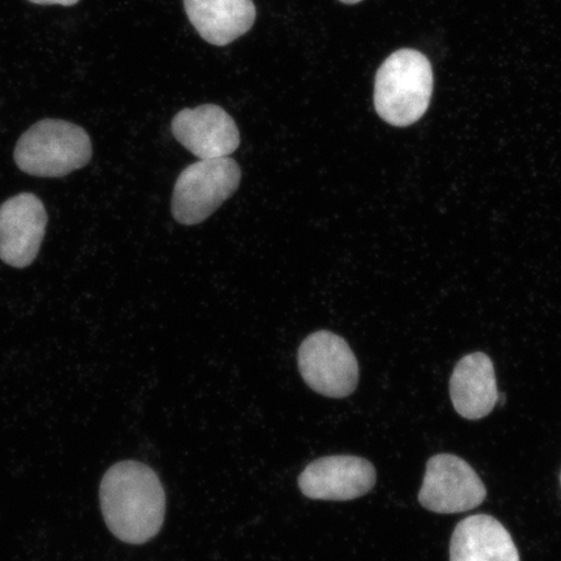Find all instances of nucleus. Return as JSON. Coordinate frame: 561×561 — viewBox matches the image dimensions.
Instances as JSON below:
<instances>
[{
	"label": "nucleus",
	"instance_id": "nucleus-1",
	"mask_svg": "<svg viewBox=\"0 0 561 561\" xmlns=\"http://www.w3.org/2000/svg\"><path fill=\"white\" fill-rule=\"evenodd\" d=\"M100 496L105 524L125 543L149 542L163 526L164 488L157 473L142 462L122 461L110 468Z\"/></svg>",
	"mask_w": 561,
	"mask_h": 561
},
{
	"label": "nucleus",
	"instance_id": "nucleus-2",
	"mask_svg": "<svg viewBox=\"0 0 561 561\" xmlns=\"http://www.w3.org/2000/svg\"><path fill=\"white\" fill-rule=\"evenodd\" d=\"M433 94V69L426 56L405 48L378 69L375 108L383 122L410 126L425 115Z\"/></svg>",
	"mask_w": 561,
	"mask_h": 561
},
{
	"label": "nucleus",
	"instance_id": "nucleus-3",
	"mask_svg": "<svg viewBox=\"0 0 561 561\" xmlns=\"http://www.w3.org/2000/svg\"><path fill=\"white\" fill-rule=\"evenodd\" d=\"M93 156V145L81 126L66 121L34 124L20 137L15 161L21 171L37 178H65L81 170Z\"/></svg>",
	"mask_w": 561,
	"mask_h": 561
},
{
	"label": "nucleus",
	"instance_id": "nucleus-4",
	"mask_svg": "<svg viewBox=\"0 0 561 561\" xmlns=\"http://www.w3.org/2000/svg\"><path fill=\"white\" fill-rule=\"evenodd\" d=\"M241 168L231 158L203 159L175 182L172 215L182 226H196L216 213L241 184Z\"/></svg>",
	"mask_w": 561,
	"mask_h": 561
},
{
	"label": "nucleus",
	"instance_id": "nucleus-5",
	"mask_svg": "<svg viewBox=\"0 0 561 561\" xmlns=\"http://www.w3.org/2000/svg\"><path fill=\"white\" fill-rule=\"evenodd\" d=\"M298 367L305 382L328 398H346L359 382V364L354 351L332 332H316L301 342Z\"/></svg>",
	"mask_w": 561,
	"mask_h": 561
},
{
	"label": "nucleus",
	"instance_id": "nucleus-6",
	"mask_svg": "<svg viewBox=\"0 0 561 561\" xmlns=\"http://www.w3.org/2000/svg\"><path fill=\"white\" fill-rule=\"evenodd\" d=\"M486 495L485 483L466 460L438 454L427 461L419 502L436 514H461L481 506Z\"/></svg>",
	"mask_w": 561,
	"mask_h": 561
},
{
	"label": "nucleus",
	"instance_id": "nucleus-7",
	"mask_svg": "<svg viewBox=\"0 0 561 561\" xmlns=\"http://www.w3.org/2000/svg\"><path fill=\"white\" fill-rule=\"evenodd\" d=\"M376 477L371 462L359 456H325L305 469L299 488L311 500L346 502L367 495Z\"/></svg>",
	"mask_w": 561,
	"mask_h": 561
},
{
	"label": "nucleus",
	"instance_id": "nucleus-8",
	"mask_svg": "<svg viewBox=\"0 0 561 561\" xmlns=\"http://www.w3.org/2000/svg\"><path fill=\"white\" fill-rule=\"evenodd\" d=\"M47 227L44 203L23 193L0 206V259L13 268H26L37 257Z\"/></svg>",
	"mask_w": 561,
	"mask_h": 561
},
{
	"label": "nucleus",
	"instance_id": "nucleus-9",
	"mask_svg": "<svg viewBox=\"0 0 561 561\" xmlns=\"http://www.w3.org/2000/svg\"><path fill=\"white\" fill-rule=\"evenodd\" d=\"M172 133L199 160L228 158L241 144L233 117L216 104L180 111L173 117Z\"/></svg>",
	"mask_w": 561,
	"mask_h": 561
},
{
	"label": "nucleus",
	"instance_id": "nucleus-10",
	"mask_svg": "<svg viewBox=\"0 0 561 561\" xmlns=\"http://www.w3.org/2000/svg\"><path fill=\"white\" fill-rule=\"evenodd\" d=\"M454 409L467 420H481L500 402L493 362L483 353L469 354L456 364L450 380Z\"/></svg>",
	"mask_w": 561,
	"mask_h": 561
},
{
	"label": "nucleus",
	"instance_id": "nucleus-11",
	"mask_svg": "<svg viewBox=\"0 0 561 561\" xmlns=\"http://www.w3.org/2000/svg\"><path fill=\"white\" fill-rule=\"evenodd\" d=\"M188 20L201 37L215 46H227L255 24L252 0H184Z\"/></svg>",
	"mask_w": 561,
	"mask_h": 561
},
{
	"label": "nucleus",
	"instance_id": "nucleus-12",
	"mask_svg": "<svg viewBox=\"0 0 561 561\" xmlns=\"http://www.w3.org/2000/svg\"><path fill=\"white\" fill-rule=\"evenodd\" d=\"M450 561H520V556L502 523L493 516L473 515L456 526Z\"/></svg>",
	"mask_w": 561,
	"mask_h": 561
},
{
	"label": "nucleus",
	"instance_id": "nucleus-13",
	"mask_svg": "<svg viewBox=\"0 0 561 561\" xmlns=\"http://www.w3.org/2000/svg\"><path fill=\"white\" fill-rule=\"evenodd\" d=\"M30 2L41 5L60 4L70 7L79 3L80 0H30Z\"/></svg>",
	"mask_w": 561,
	"mask_h": 561
},
{
	"label": "nucleus",
	"instance_id": "nucleus-14",
	"mask_svg": "<svg viewBox=\"0 0 561 561\" xmlns=\"http://www.w3.org/2000/svg\"><path fill=\"white\" fill-rule=\"evenodd\" d=\"M340 2L345 3V4H356V3H360L362 0H340Z\"/></svg>",
	"mask_w": 561,
	"mask_h": 561
},
{
	"label": "nucleus",
	"instance_id": "nucleus-15",
	"mask_svg": "<svg viewBox=\"0 0 561 561\" xmlns=\"http://www.w3.org/2000/svg\"><path fill=\"white\" fill-rule=\"evenodd\" d=\"M560 483H561V473H560Z\"/></svg>",
	"mask_w": 561,
	"mask_h": 561
}]
</instances>
